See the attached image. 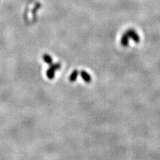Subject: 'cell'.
<instances>
[{
	"mask_svg": "<svg viewBox=\"0 0 160 160\" xmlns=\"http://www.w3.org/2000/svg\"><path fill=\"white\" fill-rule=\"evenodd\" d=\"M60 67H61V65H60V64H59V63L54 64V65H52L51 66V68H50L48 70V71H47L48 77L51 79H53V77H54L55 71L56 70L60 68Z\"/></svg>",
	"mask_w": 160,
	"mask_h": 160,
	"instance_id": "6da1fadb",
	"label": "cell"
},
{
	"mask_svg": "<svg viewBox=\"0 0 160 160\" xmlns=\"http://www.w3.org/2000/svg\"><path fill=\"white\" fill-rule=\"evenodd\" d=\"M80 75H81L82 78L85 80V82H86L89 83L91 81V75L88 73H87L85 71H82L81 73H80Z\"/></svg>",
	"mask_w": 160,
	"mask_h": 160,
	"instance_id": "7a4b0ae2",
	"label": "cell"
},
{
	"mask_svg": "<svg viewBox=\"0 0 160 160\" xmlns=\"http://www.w3.org/2000/svg\"><path fill=\"white\" fill-rule=\"evenodd\" d=\"M127 35L129 36V37H131L132 39L134 40L135 42H137V43L139 42V37H138V35L137 34V33H136L133 31H129L128 32Z\"/></svg>",
	"mask_w": 160,
	"mask_h": 160,
	"instance_id": "3957f363",
	"label": "cell"
},
{
	"mask_svg": "<svg viewBox=\"0 0 160 160\" xmlns=\"http://www.w3.org/2000/svg\"><path fill=\"white\" fill-rule=\"evenodd\" d=\"M78 71L77 70H74V71H73V73H71V76H70L69 77V80L71 82H74L76 79H77V76H78Z\"/></svg>",
	"mask_w": 160,
	"mask_h": 160,
	"instance_id": "277c9868",
	"label": "cell"
},
{
	"mask_svg": "<svg viewBox=\"0 0 160 160\" xmlns=\"http://www.w3.org/2000/svg\"><path fill=\"white\" fill-rule=\"evenodd\" d=\"M43 59H44V61H45V62L48 64H51L52 62L51 57L48 54H45L43 56Z\"/></svg>",
	"mask_w": 160,
	"mask_h": 160,
	"instance_id": "5b68a950",
	"label": "cell"
}]
</instances>
